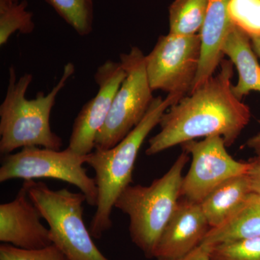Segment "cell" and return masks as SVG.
<instances>
[{"label":"cell","instance_id":"cell-14","mask_svg":"<svg viewBox=\"0 0 260 260\" xmlns=\"http://www.w3.org/2000/svg\"><path fill=\"white\" fill-rule=\"evenodd\" d=\"M223 54L229 56L239 74L237 85L232 86L235 96L242 100L251 91L260 93V65L251 37L234 24L224 43Z\"/></svg>","mask_w":260,"mask_h":260},{"label":"cell","instance_id":"cell-13","mask_svg":"<svg viewBox=\"0 0 260 260\" xmlns=\"http://www.w3.org/2000/svg\"><path fill=\"white\" fill-rule=\"evenodd\" d=\"M228 2L229 0H210L204 23L199 34L201 56L190 93L208 81L223 60V44L234 25L228 11Z\"/></svg>","mask_w":260,"mask_h":260},{"label":"cell","instance_id":"cell-19","mask_svg":"<svg viewBox=\"0 0 260 260\" xmlns=\"http://www.w3.org/2000/svg\"><path fill=\"white\" fill-rule=\"evenodd\" d=\"M28 5L26 0H22L18 4L0 10V45L4 46L15 32L30 34L34 31V15L27 9Z\"/></svg>","mask_w":260,"mask_h":260},{"label":"cell","instance_id":"cell-11","mask_svg":"<svg viewBox=\"0 0 260 260\" xmlns=\"http://www.w3.org/2000/svg\"><path fill=\"white\" fill-rule=\"evenodd\" d=\"M42 218L26 188L22 186L14 200L0 205V242L25 250L51 245L50 231Z\"/></svg>","mask_w":260,"mask_h":260},{"label":"cell","instance_id":"cell-17","mask_svg":"<svg viewBox=\"0 0 260 260\" xmlns=\"http://www.w3.org/2000/svg\"><path fill=\"white\" fill-rule=\"evenodd\" d=\"M210 0H174L169 8V32L174 35L199 34Z\"/></svg>","mask_w":260,"mask_h":260},{"label":"cell","instance_id":"cell-5","mask_svg":"<svg viewBox=\"0 0 260 260\" xmlns=\"http://www.w3.org/2000/svg\"><path fill=\"white\" fill-rule=\"evenodd\" d=\"M29 197L47 221L52 244L69 260H109L93 240L83 219L86 198L67 188L54 190L43 182L24 181Z\"/></svg>","mask_w":260,"mask_h":260},{"label":"cell","instance_id":"cell-25","mask_svg":"<svg viewBox=\"0 0 260 260\" xmlns=\"http://www.w3.org/2000/svg\"><path fill=\"white\" fill-rule=\"evenodd\" d=\"M246 145L248 148L254 151L256 158L260 160V133L249 138L246 142Z\"/></svg>","mask_w":260,"mask_h":260},{"label":"cell","instance_id":"cell-26","mask_svg":"<svg viewBox=\"0 0 260 260\" xmlns=\"http://www.w3.org/2000/svg\"><path fill=\"white\" fill-rule=\"evenodd\" d=\"M251 42L254 52L260 59V35L251 37Z\"/></svg>","mask_w":260,"mask_h":260},{"label":"cell","instance_id":"cell-23","mask_svg":"<svg viewBox=\"0 0 260 260\" xmlns=\"http://www.w3.org/2000/svg\"><path fill=\"white\" fill-rule=\"evenodd\" d=\"M249 161L250 167L247 175L250 183L251 193L260 203V160L255 157Z\"/></svg>","mask_w":260,"mask_h":260},{"label":"cell","instance_id":"cell-7","mask_svg":"<svg viewBox=\"0 0 260 260\" xmlns=\"http://www.w3.org/2000/svg\"><path fill=\"white\" fill-rule=\"evenodd\" d=\"M145 59L143 51L136 47L121 54L120 63L126 77L116 93L107 120L97 133L95 149L108 150L115 146L148 112L154 97L147 78Z\"/></svg>","mask_w":260,"mask_h":260},{"label":"cell","instance_id":"cell-18","mask_svg":"<svg viewBox=\"0 0 260 260\" xmlns=\"http://www.w3.org/2000/svg\"><path fill=\"white\" fill-rule=\"evenodd\" d=\"M78 35L86 37L93 30V0H45Z\"/></svg>","mask_w":260,"mask_h":260},{"label":"cell","instance_id":"cell-1","mask_svg":"<svg viewBox=\"0 0 260 260\" xmlns=\"http://www.w3.org/2000/svg\"><path fill=\"white\" fill-rule=\"evenodd\" d=\"M220 66L216 75L164 113L160 132L149 140L147 155L215 135L221 137L226 147L237 141L250 121L251 111L233 93L232 61L223 59Z\"/></svg>","mask_w":260,"mask_h":260},{"label":"cell","instance_id":"cell-16","mask_svg":"<svg viewBox=\"0 0 260 260\" xmlns=\"http://www.w3.org/2000/svg\"><path fill=\"white\" fill-rule=\"evenodd\" d=\"M260 237V203L251 194L238 211L226 221L211 228L200 245L213 246Z\"/></svg>","mask_w":260,"mask_h":260},{"label":"cell","instance_id":"cell-20","mask_svg":"<svg viewBox=\"0 0 260 260\" xmlns=\"http://www.w3.org/2000/svg\"><path fill=\"white\" fill-rule=\"evenodd\" d=\"M228 11L232 23L249 37L260 35V0H229Z\"/></svg>","mask_w":260,"mask_h":260},{"label":"cell","instance_id":"cell-21","mask_svg":"<svg viewBox=\"0 0 260 260\" xmlns=\"http://www.w3.org/2000/svg\"><path fill=\"white\" fill-rule=\"evenodd\" d=\"M208 246L210 260H260V237Z\"/></svg>","mask_w":260,"mask_h":260},{"label":"cell","instance_id":"cell-10","mask_svg":"<svg viewBox=\"0 0 260 260\" xmlns=\"http://www.w3.org/2000/svg\"><path fill=\"white\" fill-rule=\"evenodd\" d=\"M125 77L120 61L107 60L98 68L94 75L98 93L83 106L73 123L68 146L73 151L84 155L93 151L95 137L107 120L116 93Z\"/></svg>","mask_w":260,"mask_h":260},{"label":"cell","instance_id":"cell-4","mask_svg":"<svg viewBox=\"0 0 260 260\" xmlns=\"http://www.w3.org/2000/svg\"><path fill=\"white\" fill-rule=\"evenodd\" d=\"M188 160L189 154L183 151L161 177L148 186L130 184L116 200L114 207L129 217L132 242L148 259L154 258L159 239L177 208Z\"/></svg>","mask_w":260,"mask_h":260},{"label":"cell","instance_id":"cell-12","mask_svg":"<svg viewBox=\"0 0 260 260\" xmlns=\"http://www.w3.org/2000/svg\"><path fill=\"white\" fill-rule=\"evenodd\" d=\"M211 229L200 203L179 200L164 229L154 259H179L198 247Z\"/></svg>","mask_w":260,"mask_h":260},{"label":"cell","instance_id":"cell-15","mask_svg":"<svg viewBox=\"0 0 260 260\" xmlns=\"http://www.w3.org/2000/svg\"><path fill=\"white\" fill-rule=\"evenodd\" d=\"M247 174L230 178L214 189L200 203L210 227L221 225L250 199Z\"/></svg>","mask_w":260,"mask_h":260},{"label":"cell","instance_id":"cell-8","mask_svg":"<svg viewBox=\"0 0 260 260\" xmlns=\"http://www.w3.org/2000/svg\"><path fill=\"white\" fill-rule=\"evenodd\" d=\"M200 56V34L181 36L169 32L159 37L145 59L152 90H162L181 99L189 95L198 75Z\"/></svg>","mask_w":260,"mask_h":260},{"label":"cell","instance_id":"cell-3","mask_svg":"<svg viewBox=\"0 0 260 260\" xmlns=\"http://www.w3.org/2000/svg\"><path fill=\"white\" fill-rule=\"evenodd\" d=\"M181 100L168 94L166 99L154 98L144 118L117 145L108 150L95 149L88 154L86 164L95 172L99 198L90 225V234L101 239L112 227L111 215L121 193L131 184L135 162L147 137L160 123L164 113Z\"/></svg>","mask_w":260,"mask_h":260},{"label":"cell","instance_id":"cell-9","mask_svg":"<svg viewBox=\"0 0 260 260\" xmlns=\"http://www.w3.org/2000/svg\"><path fill=\"white\" fill-rule=\"evenodd\" d=\"M183 151L190 154V169L183 177L181 197L200 203L219 185L234 177L247 174L250 162L238 161L226 150L219 135L201 141L186 142L181 145Z\"/></svg>","mask_w":260,"mask_h":260},{"label":"cell","instance_id":"cell-2","mask_svg":"<svg viewBox=\"0 0 260 260\" xmlns=\"http://www.w3.org/2000/svg\"><path fill=\"white\" fill-rule=\"evenodd\" d=\"M75 65L65 64L58 83L49 93L26 97L32 75L25 73L17 79L16 70L10 67L8 88L0 106V153L3 155L28 147L61 150L62 139L52 131L50 117L56 99L74 75Z\"/></svg>","mask_w":260,"mask_h":260},{"label":"cell","instance_id":"cell-22","mask_svg":"<svg viewBox=\"0 0 260 260\" xmlns=\"http://www.w3.org/2000/svg\"><path fill=\"white\" fill-rule=\"evenodd\" d=\"M0 260H69L57 246L51 244L36 250H25L8 244L0 246Z\"/></svg>","mask_w":260,"mask_h":260},{"label":"cell","instance_id":"cell-6","mask_svg":"<svg viewBox=\"0 0 260 260\" xmlns=\"http://www.w3.org/2000/svg\"><path fill=\"white\" fill-rule=\"evenodd\" d=\"M87 160L88 155H80L69 147L63 150L39 147L22 148L17 153L3 155L0 182L37 179L65 181L78 188L89 205L96 207L99 191L95 179L89 177L83 167Z\"/></svg>","mask_w":260,"mask_h":260},{"label":"cell","instance_id":"cell-24","mask_svg":"<svg viewBox=\"0 0 260 260\" xmlns=\"http://www.w3.org/2000/svg\"><path fill=\"white\" fill-rule=\"evenodd\" d=\"M155 260H210V247L208 246L200 245L187 255L179 259H155Z\"/></svg>","mask_w":260,"mask_h":260},{"label":"cell","instance_id":"cell-27","mask_svg":"<svg viewBox=\"0 0 260 260\" xmlns=\"http://www.w3.org/2000/svg\"><path fill=\"white\" fill-rule=\"evenodd\" d=\"M20 3V0H0V10L7 9Z\"/></svg>","mask_w":260,"mask_h":260}]
</instances>
